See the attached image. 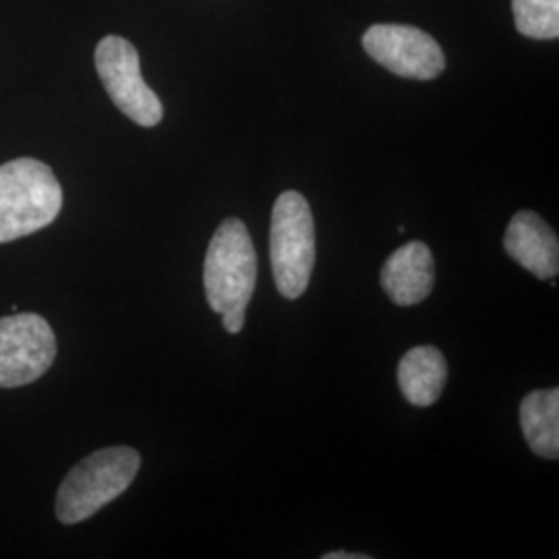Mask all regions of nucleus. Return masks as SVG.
<instances>
[{"label":"nucleus","mask_w":559,"mask_h":559,"mask_svg":"<svg viewBox=\"0 0 559 559\" xmlns=\"http://www.w3.org/2000/svg\"><path fill=\"white\" fill-rule=\"evenodd\" d=\"M60 210L62 187L48 164L17 158L0 166V242L38 233Z\"/></svg>","instance_id":"nucleus-1"},{"label":"nucleus","mask_w":559,"mask_h":559,"mask_svg":"<svg viewBox=\"0 0 559 559\" xmlns=\"http://www.w3.org/2000/svg\"><path fill=\"white\" fill-rule=\"evenodd\" d=\"M141 456L127 445L104 448L64 477L57 493V519L62 524H78L92 519L104 506L117 500L138 477Z\"/></svg>","instance_id":"nucleus-2"},{"label":"nucleus","mask_w":559,"mask_h":559,"mask_svg":"<svg viewBox=\"0 0 559 559\" xmlns=\"http://www.w3.org/2000/svg\"><path fill=\"white\" fill-rule=\"evenodd\" d=\"M258 280V253L251 235L239 218L216 228L203 263L205 297L214 313L247 311Z\"/></svg>","instance_id":"nucleus-3"},{"label":"nucleus","mask_w":559,"mask_h":559,"mask_svg":"<svg viewBox=\"0 0 559 559\" xmlns=\"http://www.w3.org/2000/svg\"><path fill=\"white\" fill-rule=\"evenodd\" d=\"M270 260L280 295L288 300L302 297L316 267V222L299 191H284L274 203Z\"/></svg>","instance_id":"nucleus-4"},{"label":"nucleus","mask_w":559,"mask_h":559,"mask_svg":"<svg viewBox=\"0 0 559 559\" xmlns=\"http://www.w3.org/2000/svg\"><path fill=\"white\" fill-rule=\"evenodd\" d=\"M96 71L110 100L124 117L140 127H156L164 106L154 90L141 78L138 48L120 36L102 38L96 48Z\"/></svg>","instance_id":"nucleus-5"},{"label":"nucleus","mask_w":559,"mask_h":559,"mask_svg":"<svg viewBox=\"0 0 559 559\" xmlns=\"http://www.w3.org/2000/svg\"><path fill=\"white\" fill-rule=\"evenodd\" d=\"M57 336L36 313L0 318V388H21L52 367Z\"/></svg>","instance_id":"nucleus-6"},{"label":"nucleus","mask_w":559,"mask_h":559,"mask_svg":"<svg viewBox=\"0 0 559 559\" xmlns=\"http://www.w3.org/2000/svg\"><path fill=\"white\" fill-rule=\"evenodd\" d=\"M362 48L381 67L406 80H436L445 69L440 44L413 25L376 23L365 32Z\"/></svg>","instance_id":"nucleus-7"},{"label":"nucleus","mask_w":559,"mask_h":559,"mask_svg":"<svg viewBox=\"0 0 559 559\" xmlns=\"http://www.w3.org/2000/svg\"><path fill=\"white\" fill-rule=\"evenodd\" d=\"M436 286V261L423 240L396 249L381 267V288L399 307L419 305Z\"/></svg>","instance_id":"nucleus-8"},{"label":"nucleus","mask_w":559,"mask_h":559,"mask_svg":"<svg viewBox=\"0 0 559 559\" xmlns=\"http://www.w3.org/2000/svg\"><path fill=\"white\" fill-rule=\"evenodd\" d=\"M503 247L508 255L535 278L554 280L559 272V240L556 230L539 214L524 210L508 224Z\"/></svg>","instance_id":"nucleus-9"},{"label":"nucleus","mask_w":559,"mask_h":559,"mask_svg":"<svg viewBox=\"0 0 559 559\" xmlns=\"http://www.w3.org/2000/svg\"><path fill=\"white\" fill-rule=\"evenodd\" d=\"M448 381V362L436 346L411 348L399 362L402 396L413 406H431L440 400Z\"/></svg>","instance_id":"nucleus-10"},{"label":"nucleus","mask_w":559,"mask_h":559,"mask_svg":"<svg viewBox=\"0 0 559 559\" xmlns=\"http://www.w3.org/2000/svg\"><path fill=\"white\" fill-rule=\"evenodd\" d=\"M520 427L540 459H559V390H535L520 404Z\"/></svg>","instance_id":"nucleus-11"},{"label":"nucleus","mask_w":559,"mask_h":559,"mask_svg":"<svg viewBox=\"0 0 559 559\" xmlns=\"http://www.w3.org/2000/svg\"><path fill=\"white\" fill-rule=\"evenodd\" d=\"M512 9L522 36L535 40L559 38V0H512Z\"/></svg>","instance_id":"nucleus-12"},{"label":"nucleus","mask_w":559,"mask_h":559,"mask_svg":"<svg viewBox=\"0 0 559 559\" xmlns=\"http://www.w3.org/2000/svg\"><path fill=\"white\" fill-rule=\"evenodd\" d=\"M323 559H369V556H365V554H348V551H332V554H325Z\"/></svg>","instance_id":"nucleus-13"}]
</instances>
